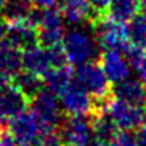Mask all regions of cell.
Returning <instances> with one entry per match:
<instances>
[{"mask_svg":"<svg viewBox=\"0 0 146 146\" xmlns=\"http://www.w3.org/2000/svg\"><path fill=\"white\" fill-rule=\"evenodd\" d=\"M75 82L82 86L96 102L98 109L110 98L112 88L110 80L98 62H86L78 66L75 72Z\"/></svg>","mask_w":146,"mask_h":146,"instance_id":"cell-1","label":"cell"},{"mask_svg":"<svg viewBox=\"0 0 146 146\" xmlns=\"http://www.w3.org/2000/svg\"><path fill=\"white\" fill-rule=\"evenodd\" d=\"M102 109L119 130H136L146 120V106L133 105L117 98H109Z\"/></svg>","mask_w":146,"mask_h":146,"instance_id":"cell-2","label":"cell"},{"mask_svg":"<svg viewBox=\"0 0 146 146\" xmlns=\"http://www.w3.org/2000/svg\"><path fill=\"white\" fill-rule=\"evenodd\" d=\"M92 26L95 29L96 42L105 50H125V47L129 44L127 26L125 25V22L116 20L106 13L93 19Z\"/></svg>","mask_w":146,"mask_h":146,"instance_id":"cell-3","label":"cell"},{"mask_svg":"<svg viewBox=\"0 0 146 146\" xmlns=\"http://www.w3.org/2000/svg\"><path fill=\"white\" fill-rule=\"evenodd\" d=\"M32 17L37 26V43L44 47L62 46L64 37L63 29V16L60 10L42 9V12L33 10Z\"/></svg>","mask_w":146,"mask_h":146,"instance_id":"cell-4","label":"cell"},{"mask_svg":"<svg viewBox=\"0 0 146 146\" xmlns=\"http://www.w3.org/2000/svg\"><path fill=\"white\" fill-rule=\"evenodd\" d=\"M62 49L66 60L75 66L90 62L96 56V42L83 30H70L64 33Z\"/></svg>","mask_w":146,"mask_h":146,"instance_id":"cell-5","label":"cell"},{"mask_svg":"<svg viewBox=\"0 0 146 146\" xmlns=\"http://www.w3.org/2000/svg\"><path fill=\"white\" fill-rule=\"evenodd\" d=\"M30 110L37 117L42 129H56L62 123V108L59 99L49 89H40L30 99Z\"/></svg>","mask_w":146,"mask_h":146,"instance_id":"cell-6","label":"cell"},{"mask_svg":"<svg viewBox=\"0 0 146 146\" xmlns=\"http://www.w3.org/2000/svg\"><path fill=\"white\" fill-rule=\"evenodd\" d=\"M57 96L60 108L67 116H92L98 112L95 99L76 82H72Z\"/></svg>","mask_w":146,"mask_h":146,"instance_id":"cell-7","label":"cell"},{"mask_svg":"<svg viewBox=\"0 0 146 146\" xmlns=\"http://www.w3.org/2000/svg\"><path fill=\"white\" fill-rule=\"evenodd\" d=\"M63 146H88L93 136L90 119L86 116H67L59 126Z\"/></svg>","mask_w":146,"mask_h":146,"instance_id":"cell-8","label":"cell"},{"mask_svg":"<svg viewBox=\"0 0 146 146\" xmlns=\"http://www.w3.org/2000/svg\"><path fill=\"white\" fill-rule=\"evenodd\" d=\"M7 130L20 145H35L42 132V126L32 110H25L9 119Z\"/></svg>","mask_w":146,"mask_h":146,"instance_id":"cell-9","label":"cell"},{"mask_svg":"<svg viewBox=\"0 0 146 146\" xmlns=\"http://www.w3.org/2000/svg\"><path fill=\"white\" fill-rule=\"evenodd\" d=\"M6 23V39L25 49L37 43V26L32 16L19 17L13 20H7Z\"/></svg>","mask_w":146,"mask_h":146,"instance_id":"cell-10","label":"cell"},{"mask_svg":"<svg viewBox=\"0 0 146 146\" xmlns=\"http://www.w3.org/2000/svg\"><path fill=\"white\" fill-rule=\"evenodd\" d=\"M52 67H54V64L49 47L35 43L23 49V70L43 79Z\"/></svg>","mask_w":146,"mask_h":146,"instance_id":"cell-11","label":"cell"},{"mask_svg":"<svg viewBox=\"0 0 146 146\" xmlns=\"http://www.w3.org/2000/svg\"><path fill=\"white\" fill-rule=\"evenodd\" d=\"M29 105V96L15 83H7L0 90V110L6 117V120L27 110Z\"/></svg>","mask_w":146,"mask_h":146,"instance_id":"cell-12","label":"cell"},{"mask_svg":"<svg viewBox=\"0 0 146 146\" xmlns=\"http://www.w3.org/2000/svg\"><path fill=\"white\" fill-rule=\"evenodd\" d=\"M105 75L110 80V83H119L129 78L130 64L125 56L120 54V50L108 49L100 54L99 60Z\"/></svg>","mask_w":146,"mask_h":146,"instance_id":"cell-13","label":"cell"},{"mask_svg":"<svg viewBox=\"0 0 146 146\" xmlns=\"http://www.w3.org/2000/svg\"><path fill=\"white\" fill-rule=\"evenodd\" d=\"M23 69V52L19 46L7 40L0 42V73L7 79H13Z\"/></svg>","mask_w":146,"mask_h":146,"instance_id":"cell-14","label":"cell"},{"mask_svg":"<svg viewBox=\"0 0 146 146\" xmlns=\"http://www.w3.org/2000/svg\"><path fill=\"white\" fill-rule=\"evenodd\" d=\"M60 13L70 25L92 22L95 17V12L89 0H60Z\"/></svg>","mask_w":146,"mask_h":146,"instance_id":"cell-15","label":"cell"},{"mask_svg":"<svg viewBox=\"0 0 146 146\" xmlns=\"http://www.w3.org/2000/svg\"><path fill=\"white\" fill-rule=\"evenodd\" d=\"M113 96L133 105L146 106V85L142 80L127 78L116 83L113 89Z\"/></svg>","mask_w":146,"mask_h":146,"instance_id":"cell-16","label":"cell"},{"mask_svg":"<svg viewBox=\"0 0 146 146\" xmlns=\"http://www.w3.org/2000/svg\"><path fill=\"white\" fill-rule=\"evenodd\" d=\"M75 79V72L72 70V67L69 64H60V66H54L52 67L47 75L43 78L46 89H49L50 92H53L56 96L66 89Z\"/></svg>","mask_w":146,"mask_h":146,"instance_id":"cell-17","label":"cell"},{"mask_svg":"<svg viewBox=\"0 0 146 146\" xmlns=\"http://www.w3.org/2000/svg\"><path fill=\"white\" fill-rule=\"evenodd\" d=\"M140 9V0H110L108 15L120 22H129Z\"/></svg>","mask_w":146,"mask_h":146,"instance_id":"cell-18","label":"cell"},{"mask_svg":"<svg viewBox=\"0 0 146 146\" xmlns=\"http://www.w3.org/2000/svg\"><path fill=\"white\" fill-rule=\"evenodd\" d=\"M129 43L146 50V15H136L127 25Z\"/></svg>","mask_w":146,"mask_h":146,"instance_id":"cell-19","label":"cell"},{"mask_svg":"<svg viewBox=\"0 0 146 146\" xmlns=\"http://www.w3.org/2000/svg\"><path fill=\"white\" fill-rule=\"evenodd\" d=\"M13 83L17 88H20L29 96V99H32L42 89L43 79L39 78V76H36V75H33V73H30V72H27V70H23L22 69L17 75L13 78Z\"/></svg>","mask_w":146,"mask_h":146,"instance_id":"cell-20","label":"cell"},{"mask_svg":"<svg viewBox=\"0 0 146 146\" xmlns=\"http://www.w3.org/2000/svg\"><path fill=\"white\" fill-rule=\"evenodd\" d=\"M35 145L36 146H63L59 127H56V129H42V132H40Z\"/></svg>","mask_w":146,"mask_h":146,"instance_id":"cell-21","label":"cell"},{"mask_svg":"<svg viewBox=\"0 0 146 146\" xmlns=\"http://www.w3.org/2000/svg\"><path fill=\"white\" fill-rule=\"evenodd\" d=\"M110 146H139L137 137L130 130H116L109 140Z\"/></svg>","mask_w":146,"mask_h":146,"instance_id":"cell-22","label":"cell"},{"mask_svg":"<svg viewBox=\"0 0 146 146\" xmlns=\"http://www.w3.org/2000/svg\"><path fill=\"white\" fill-rule=\"evenodd\" d=\"M123 52H125L126 60H127L129 64H130L132 67H135V69H137L139 64L146 59V50H145V49H140V47H137V46H133V44H130V43L125 47Z\"/></svg>","mask_w":146,"mask_h":146,"instance_id":"cell-23","label":"cell"},{"mask_svg":"<svg viewBox=\"0 0 146 146\" xmlns=\"http://www.w3.org/2000/svg\"><path fill=\"white\" fill-rule=\"evenodd\" d=\"M92 7H93V12H95V17H99L102 15H106L108 13V9H109V5H110V0H89ZM92 23V22H90Z\"/></svg>","mask_w":146,"mask_h":146,"instance_id":"cell-24","label":"cell"},{"mask_svg":"<svg viewBox=\"0 0 146 146\" xmlns=\"http://www.w3.org/2000/svg\"><path fill=\"white\" fill-rule=\"evenodd\" d=\"M0 146H20V143L12 136V133L0 127Z\"/></svg>","mask_w":146,"mask_h":146,"instance_id":"cell-25","label":"cell"},{"mask_svg":"<svg viewBox=\"0 0 146 146\" xmlns=\"http://www.w3.org/2000/svg\"><path fill=\"white\" fill-rule=\"evenodd\" d=\"M33 3L35 7L37 9H52V7H56V5L60 2V0H30Z\"/></svg>","mask_w":146,"mask_h":146,"instance_id":"cell-26","label":"cell"},{"mask_svg":"<svg viewBox=\"0 0 146 146\" xmlns=\"http://www.w3.org/2000/svg\"><path fill=\"white\" fill-rule=\"evenodd\" d=\"M136 137H137V143H139V146H146V120H145L143 125L137 129V135H136Z\"/></svg>","mask_w":146,"mask_h":146,"instance_id":"cell-27","label":"cell"},{"mask_svg":"<svg viewBox=\"0 0 146 146\" xmlns=\"http://www.w3.org/2000/svg\"><path fill=\"white\" fill-rule=\"evenodd\" d=\"M137 70V76H139V80H142L145 85H146V59L139 64V67L136 69Z\"/></svg>","mask_w":146,"mask_h":146,"instance_id":"cell-28","label":"cell"},{"mask_svg":"<svg viewBox=\"0 0 146 146\" xmlns=\"http://www.w3.org/2000/svg\"><path fill=\"white\" fill-rule=\"evenodd\" d=\"M88 146H110V145H109V140H106V139L95 137L93 140H90V143Z\"/></svg>","mask_w":146,"mask_h":146,"instance_id":"cell-29","label":"cell"},{"mask_svg":"<svg viewBox=\"0 0 146 146\" xmlns=\"http://www.w3.org/2000/svg\"><path fill=\"white\" fill-rule=\"evenodd\" d=\"M6 36V23L0 20V42H2Z\"/></svg>","mask_w":146,"mask_h":146,"instance_id":"cell-30","label":"cell"},{"mask_svg":"<svg viewBox=\"0 0 146 146\" xmlns=\"http://www.w3.org/2000/svg\"><path fill=\"white\" fill-rule=\"evenodd\" d=\"M6 85H7V78H6L5 75H2V73H0V90H2Z\"/></svg>","mask_w":146,"mask_h":146,"instance_id":"cell-31","label":"cell"},{"mask_svg":"<svg viewBox=\"0 0 146 146\" xmlns=\"http://www.w3.org/2000/svg\"><path fill=\"white\" fill-rule=\"evenodd\" d=\"M140 9L143 10V15H146V0H140Z\"/></svg>","mask_w":146,"mask_h":146,"instance_id":"cell-32","label":"cell"},{"mask_svg":"<svg viewBox=\"0 0 146 146\" xmlns=\"http://www.w3.org/2000/svg\"><path fill=\"white\" fill-rule=\"evenodd\" d=\"M5 120H6V117L3 116L2 110H0V127H3V123H5Z\"/></svg>","mask_w":146,"mask_h":146,"instance_id":"cell-33","label":"cell"},{"mask_svg":"<svg viewBox=\"0 0 146 146\" xmlns=\"http://www.w3.org/2000/svg\"><path fill=\"white\" fill-rule=\"evenodd\" d=\"M7 2V0H0V9H2L3 6H5V3Z\"/></svg>","mask_w":146,"mask_h":146,"instance_id":"cell-34","label":"cell"}]
</instances>
